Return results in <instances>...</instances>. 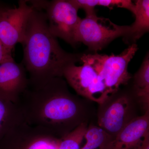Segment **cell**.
I'll use <instances>...</instances> for the list:
<instances>
[{
	"label": "cell",
	"mask_w": 149,
	"mask_h": 149,
	"mask_svg": "<svg viewBox=\"0 0 149 149\" xmlns=\"http://www.w3.org/2000/svg\"><path fill=\"white\" fill-rule=\"evenodd\" d=\"M17 104L25 122L62 138L83 123H88V105L69 91L63 77L40 86L28 87Z\"/></svg>",
	"instance_id": "obj_1"
},
{
	"label": "cell",
	"mask_w": 149,
	"mask_h": 149,
	"mask_svg": "<svg viewBox=\"0 0 149 149\" xmlns=\"http://www.w3.org/2000/svg\"><path fill=\"white\" fill-rule=\"evenodd\" d=\"M56 38L49 30L45 12L33 7L21 44L28 85L40 86L54 77H63L66 67L81 61L82 54L65 51Z\"/></svg>",
	"instance_id": "obj_2"
},
{
	"label": "cell",
	"mask_w": 149,
	"mask_h": 149,
	"mask_svg": "<svg viewBox=\"0 0 149 149\" xmlns=\"http://www.w3.org/2000/svg\"><path fill=\"white\" fill-rule=\"evenodd\" d=\"M138 50L136 44H132L120 54H84L81 56V61L93 67L111 95L119 91L121 85H127L132 78L128 72V65Z\"/></svg>",
	"instance_id": "obj_3"
},
{
	"label": "cell",
	"mask_w": 149,
	"mask_h": 149,
	"mask_svg": "<svg viewBox=\"0 0 149 149\" xmlns=\"http://www.w3.org/2000/svg\"><path fill=\"white\" fill-rule=\"evenodd\" d=\"M119 90L99 104L98 109V125L113 139L129 123L139 116V106L132 92Z\"/></svg>",
	"instance_id": "obj_4"
},
{
	"label": "cell",
	"mask_w": 149,
	"mask_h": 149,
	"mask_svg": "<svg viewBox=\"0 0 149 149\" xmlns=\"http://www.w3.org/2000/svg\"><path fill=\"white\" fill-rule=\"evenodd\" d=\"M28 2L33 7L45 12L49 30L55 37L75 45V32L81 18L78 16L79 10L70 0Z\"/></svg>",
	"instance_id": "obj_5"
},
{
	"label": "cell",
	"mask_w": 149,
	"mask_h": 149,
	"mask_svg": "<svg viewBox=\"0 0 149 149\" xmlns=\"http://www.w3.org/2000/svg\"><path fill=\"white\" fill-rule=\"evenodd\" d=\"M130 25H117L109 19L99 17L96 13L81 18L75 32L76 44L82 42L89 50L97 52L115 39L128 34Z\"/></svg>",
	"instance_id": "obj_6"
},
{
	"label": "cell",
	"mask_w": 149,
	"mask_h": 149,
	"mask_svg": "<svg viewBox=\"0 0 149 149\" xmlns=\"http://www.w3.org/2000/svg\"><path fill=\"white\" fill-rule=\"evenodd\" d=\"M82 65H70L63 71V77L78 95L98 104L109 96L104 83L93 67L83 62Z\"/></svg>",
	"instance_id": "obj_7"
},
{
	"label": "cell",
	"mask_w": 149,
	"mask_h": 149,
	"mask_svg": "<svg viewBox=\"0 0 149 149\" xmlns=\"http://www.w3.org/2000/svg\"><path fill=\"white\" fill-rule=\"evenodd\" d=\"M61 139L25 122L0 140V149H58Z\"/></svg>",
	"instance_id": "obj_8"
},
{
	"label": "cell",
	"mask_w": 149,
	"mask_h": 149,
	"mask_svg": "<svg viewBox=\"0 0 149 149\" xmlns=\"http://www.w3.org/2000/svg\"><path fill=\"white\" fill-rule=\"evenodd\" d=\"M33 7L27 1L18 2L17 7L0 9V41L9 52L24 40Z\"/></svg>",
	"instance_id": "obj_9"
},
{
	"label": "cell",
	"mask_w": 149,
	"mask_h": 149,
	"mask_svg": "<svg viewBox=\"0 0 149 149\" xmlns=\"http://www.w3.org/2000/svg\"><path fill=\"white\" fill-rule=\"evenodd\" d=\"M28 84L27 71L22 62L17 63L12 57L0 63V99L17 103Z\"/></svg>",
	"instance_id": "obj_10"
},
{
	"label": "cell",
	"mask_w": 149,
	"mask_h": 149,
	"mask_svg": "<svg viewBox=\"0 0 149 149\" xmlns=\"http://www.w3.org/2000/svg\"><path fill=\"white\" fill-rule=\"evenodd\" d=\"M149 134V111L136 118L113 139L105 149H136Z\"/></svg>",
	"instance_id": "obj_11"
},
{
	"label": "cell",
	"mask_w": 149,
	"mask_h": 149,
	"mask_svg": "<svg viewBox=\"0 0 149 149\" xmlns=\"http://www.w3.org/2000/svg\"><path fill=\"white\" fill-rule=\"evenodd\" d=\"M135 9L133 13L135 20L130 25L128 34L123 37L127 44H136L143 35L149 30V1L138 0L135 2Z\"/></svg>",
	"instance_id": "obj_12"
},
{
	"label": "cell",
	"mask_w": 149,
	"mask_h": 149,
	"mask_svg": "<svg viewBox=\"0 0 149 149\" xmlns=\"http://www.w3.org/2000/svg\"><path fill=\"white\" fill-rule=\"evenodd\" d=\"M24 123V116L18 104L0 99V140Z\"/></svg>",
	"instance_id": "obj_13"
},
{
	"label": "cell",
	"mask_w": 149,
	"mask_h": 149,
	"mask_svg": "<svg viewBox=\"0 0 149 149\" xmlns=\"http://www.w3.org/2000/svg\"><path fill=\"white\" fill-rule=\"evenodd\" d=\"M132 93L144 113L149 111L148 54L145 57L140 69L134 75Z\"/></svg>",
	"instance_id": "obj_14"
},
{
	"label": "cell",
	"mask_w": 149,
	"mask_h": 149,
	"mask_svg": "<svg viewBox=\"0 0 149 149\" xmlns=\"http://www.w3.org/2000/svg\"><path fill=\"white\" fill-rule=\"evenodd\" d=\"M84 139L86 143L80 149H105L113 138L98 125H88Z\"/></svg>",
	"instance_id": "obj_15"
},
{
	"label": "cell",
	"mask_w": 149,
	"mask_h": 149,
	"mask_svg": "<svg viewBox=\"0 0 149 149\" xmlns=\"http://www.w3.org/2000/svg\"><path fill=\"white\" fill-rule=\"evenodd\" d=\"M88 126V123H83L61 138L58 149H80Z\"/></svg>",
	"instance_id": "obj_16"
},
{
	"label": "cell",
	"mask_w": 149,
	"mask_h": 149,
	"mask_svg": "<svg viewBox=\"0 0 149 149\" xmlns=\"http://www.w3.org/2000/svg\"><path fill=\"white\" fill-rule=\"evenodd\" d=\"M98 6L107 7L112 9L114 7L126 9L133 13L135 9V4L130 0H98Z\"/></svg>",
	"instance_id": "obj_17"
},
{
	"label": "cell",
	"mask_w": 149,
	"mask_h": 149,
	"mask_svg": "<svg viewBox=\"0 0 149 149\" xmlns=\"http://www.w3.org/2000/svg\"><path fill=\"white\" fill-rule=\"evenodd\" d=\"M78 10L82 9L86 15L96 13L95 8L98 6V0H70Z\"/></svg>",
	"instance_id": "obj_18"
},
{
	"label": "cell",
	"mask_w": 149,
	"mask_h": 149,
	"mask_svg": "<svg viewBox=\"0 0 149 149\" xmlns=\"http://www.w3.org/2000/svg\"><path fill=\"white\" fill-rule=\"evenodd\" d=\"M12 57L11 53L6 49L0 41V63Z\"/></svg>",
	"instance_id": "obj_19"
},
{
	"label": "cell",
	"mask_w": 149,
	"mask_h": 149,
	"mask_svg": "<svg viewBox=\"0 0 149 149\" xmlns=\"http://www.w3.org/2000/svg\"><path fill=\"white\" fill-rule=\"evenodd\" d=\"M136 149H149V134L146 136L141 146Z\"/></svg>",
	"instance_id": "obj_20"
}]
</instances>
